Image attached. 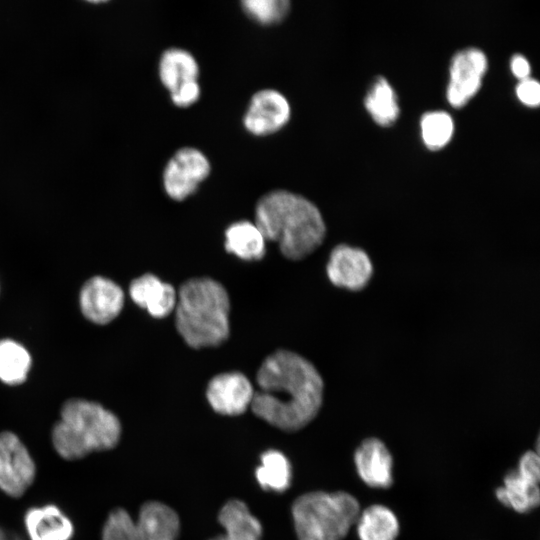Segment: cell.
<instances>
[{"label": "cell", "instance_id": "31", "mask_svg": "<svg viewBox=\"0 0 540 540\" xmlns=\"http://www.w3.org/2000/svg\"><path fill=\"white\" fill-rule=\"evenodd\" d=\"M0 540H20L12 533L5 532L0 528Z\"/></svg>", "mask_w": 540, "mask_h": 540}, {"label": "cell", "instance_id": "9", "mask_svg": "<svg viewBox=\"0 0 540 540\" xmlns=\"http://www.w3.org/2000/svg\"><path fill=\"white\" fill-rule=\"evenodd\" d=\"M488 62L485 53L478 48L458 51L450 64L447 100L453 107L466 105L481 87Z\"/></svg>", "mask_w": 540, "mask_h": 540}, {"label": "cell", "instance_id": "12", "mask_svg": "<svg viewBox=\"0 0 540 540\" xmlns=\"http://www.w3.org/2000/svg\"><path fill=\"white\" fill-rule=\"evenodd\" d=\"M124 294L110 279L96 276L89 279L80 292V307L84 316L96 324H107L122 310Z\"/></svg>", "mask_w": 540, "mask_h": 540}, {"label": "cell", "instance_id": "16", "mask_svg": "<svg viewBox=\"0 0 540 540\" xmlns=\"http://www.w3.org/2000/svg\"><path fill=\"white\" fill-rule=\"evenodd\" d=\"M24 523L30 540H70L74 533L68 516L52 504L29 509Z\"/></svg>", "mask_w": 540, "mask_h": 540}, {"label": "cell", "instance_id": "11", "mask_svg": "<svg viewBox=\"0 0 540 540\" xmlns=\"http://www.w3.org/2000/svg\"><path fill=\"white\" fill-rule=\"evenodd\" d=\"M290 116L291 108L286 97L277 90L264 89L252 96L243 123L251 134L266 136L283 128Z\"/></svg>", "mask_w": 540, "mask_h": 540}, {"label": "cell", "instance_id": "28", "mask_svg": "<svg viewBox=\"0 0 540 540\" xmlns=\"http://www.w3.org/2000/svg\"><path fill=\"white\" fill-rule=\"evenodd\" d=\"M516 95L523 104L536 107L540 103V85L530 77L520 80L516 87Z\"/></svg>", "mask_w": 540, "mask_h": 540}, {"label": "cell", "instance_id": "32", "mask_svg": "<svg viewBox=\"0 0 540 540\" xmlns=\"http://www.w3.org/2000/svg\"><path fill=\"white\" fill-rule=\"evenodd\" d=\"M89 2H92V3H100V2H105L107 0H87Z\"/></svg>", "mask_w": 540, "mask_h": 540}, {"label": "cell", "instance_id": "25", "mask_svg": "<svg viewBox=\"0 0 540 540\" xmlns=\"http://www.w3.org/2000/svg\"><path fill=\"white\" fill-rule=\"evenodd\" d=\"M420 126L423 142L432 150L443 148L454 132L453 119L444 111L427 112L422 116Z\"/></svg>", "mask_w": 540, "mask_h": 540}, {"label": "cell", "instance_id": "6", "mask_svg": "<svg viewBox=\"0 0 540 540\" xmlns=\"http://www.w3.org/2000/svg\"><path fill=\"white\" fill-rule=\"evenodd\" d=\"M180 521L164 503L149 501L140 508L137 520L122 508L110 512L102 529V540H177Z\"/></svg>", "mask_w": 540, "mask_h": 540}, {"label": "cell", "instance_id": "26", "mask_svg": "<svg viewBox=\"0 0 540 540\" xmlns=\"http://www.w3.org/2000/svg\"><path fill=\"white\" fill-rule=\"evenodd\" d=\"M290 0H241L244 12L262 25L282 21L290 10Z\"/></svg>", "mask_w": 540, "mask_h": 540}, {"label": "cell", "instance_id": "22", "mask_svg": "<svg viewBox=\"0 0 540 540\" xmlns=\"http://www.w3.org/2000/svg\"><path fill=\"white\" fill-rule=\"evenodd\" d=\"M364 104L373 120L381 126L392 125L399 116L396 94L383 78L378 77L368 91Z\"/></svg>", "mask_w": 540, "mask_h": 540}, {"label": "cell", "instance_id": "10", "mask_svg": "<svg viewBox=\"0 0 540 540\" xmlns=\"http://www.w3.org/2000/svg\"><path fill=\"white\" fill-rule=\"evenodd\" d=\"M326 273L333 285L350 291H360L372 278L373 264L364 250L341 244L331 251Z\"/></svg>", "mask_w": 540, "mask_h": 540}, {"label": "cell", "instance_id": "21", "mask_svg": "<svg viewBox=\"0 0 540 540\" xmlns=\"http://www.w3.org/2000/svg\"><path fill=\"white\" fill-rule=\"evenodd\" d=\"M198 74V63L188 51L170 48L163 52L159 61V77L169 92L186 83L197 81Z\"/></svg>", "mask_w": 540, "mask_h": 540}, {"label": "cell", "instance_id": "19", "mask_svg": "<svg viewBox=\"0 0 540 540\" xmlns=\"http://www.w3.org/2000/svg\"><path fill=\"white\" fill-rule=\"evenodd\" d=\"M261 230L248 220L234 222L225 231V249L243 260H260L266 252Z\"/></svg>", "mask_w": 540, "mask_h": 540}, {"label": "cell", "instance_id": "30", "mask_svg": "<svg viewBox=\"0 0 540 540\" xmlns=\"http://www.w3.org/2000/svg\"><path fill=\"white\" fill-rule=\"evenodd\" d=\"M510 68L513 75L519 80L528 78L531 71L528 60L520 54H516L512 57Z\"/></svg>", "mask_w": 540, "mask_h": 540}, {"label": "cell", "instance_id": "3", "mask_svg": "<svg viewBox=\"0 0 540 540\" xmlns=\"http://www.w3.org/2000/svg\"><path fill=\"white\" fill-rule=\"evenodd\" d=\"M229 309L222 284L211 278L190 279L177 294V331L193 348L218 346L229 336Z\"/></svg>", "mask_w": 540, "mask_h": 540}, {"label": "cell", "instance_id": "14", "mask_svg": "<svg viewBox=\"0 0 540 540\" xmlns=\"http://www.w3.org/2000/svg\"><path fill=\"white\" fill-rule=\"evenodd\" d=\"M354 463L358 476L367 486L387 489L393 484V457L380 439L363 440L354 452Z\"/></svg>", "mask_w": 540, "mask_h": 540}, {"label": "cell", "instance_id": "15", "mask_svg": "<svg viewBox=\"0 0 540 540\" xmlns=\"http://www.w3.org/2000/svg\"><path fill=\"white\" fill-rule=\"evenodd\" d=\"M132 300L156 318L168 316L175 308L177 293L174 287L152 274L132 281L129 288Z\"/></svg>", "mask_w": 540, "mask_h": 540}, {"label": "cell", "instance_id": "23", "mask_svg": "<svg viewBox=\"0 0 540 540\" xmlns=\"http://www.w3.org/2000/svg\"><path fill=\"white\" fill-rule=\"evenodd\" d=\"M255 475L264 490L283 492L291 483V465L284 454L269 450L262 454Z\"/></svg>", "mask_w": 540, "mask_h": 540}, {"label": "cell", "instance_id": "20", "mask_svg": "<svg viewBox=\"0 0 540 540\" xmlns=\"http://www.w3.org/2000/svg\"><path fill=\"white\" fill-rule=\"evenodd\" d=\"M355 526L359 540H396L400 529L395 513L381 504L361 510Z\"/></svg>", "mask_w": 540, "mask_h": 540}, {"label": "cell", "instance_id": "8", "mask_svg": "<svg viewBox=\"0 0 540 540\" xmlns=\"http://www.w3.org/2000/svg\"><path fill=\"white\" fill-rule=\"evenodd\" d=\"M36 466L22 441L12 432L0 433V489L21 497L32 485Z\"/></svg>", "mask_w": 540, "mask_h": 540}, {"label": "cell", "instance_id": "4", "mask_svg": "<svg viewBox=\"0 0 540 540\" xmlns=\"http://www.w3.org/2000/svg\"><path fill=\"white\" fill-rule=\"evenodd\" d=\"M120 436V422L111 411L98 403L73 398L61 408L52 442L62 458L77 460L94 451L112 449Z\"/></svg>", "mask_w": 540, "mask_h": 540}, {"label": "cell", "instance_id": "17", "mask_svg": "<svg viewBox=\"0 0 540 540\" xmlns=\"http://www.w3.org/2000/svg\"><path fill=\"white\" fill-rule=\"evenodd\" d=\"M497 500L515 512L525 514L538 507L540 502L539 482L521 475L516 469L508 472L503 486L496 489Z\"/></svg>", "mask_w": 540, "mask_h": 540}, {"label": "cell", "instance_id": "13", "mask_svg": "<svg viewBox=\"0 0 540 540\" xmlns=\"http://www.w3.org/2000/svg\"><path fill=\"white\" fill-rule=\"evenodd\" d=\"M254 388L249 379L239 372L215 376L207 386L206 396L210 406L223 415L236 416L251 405Z\"/></svg>", "mask_w": 540, "mask_h": 540}, {"label": "cell", "instance_id": "29", "mask_svg": "<svg viewBox=\"0 0 540 540\" xmlns=\"http://www.w3.org/2000/svg\"><path fill=\"white\" fill-rule=\"evenodd\" d=\"M521 475L540 481V458L537 451H526L519 459L516 469Z\"/></svg>", "mask_w": 540, "mask_h": 540}, {"label": "cell", "instance_id": "1", "mask_svg": "<svg viewBox=\"0 0 540 540\" xmlns=\"http://www.w3.org/2000/svg\"><path fill=\"white\" fill-rule=\"evenodd\" d=\"M251 408L255 415L284 431L305 427L318 414L324 383L304 357L286 350L268 356L260 366Z\"/></svg>", "mask_w": 540, "mask_h": 540}, {"label": "cell", "instance_id": "2", "mask_svg": "<svg viewBox=\"0 0 540 540\" xmlns=\"http://www.w3.org/2000/svg\"><path fill=\"white\" fill-rule=\"evenodd\" d=\"M255 224L266 240L277 242L288 259L300 260L322 243L326 227L319 209L308 199L287 190L260 198Z\"/></svg>", "mask_w": 540, "mask_h": 540}, {"label": "cell", "instance_id": "5", "mask_svg": "<svg viewBox=\"0 0 540 540\" xmlns=\"http://www.w3.org/2000/svg\"><path fill=\"white\" fill-rule=\"evenodd\" d=\"M361 511L358 500L344 491H313L299 496L292 505L298 540H342Z\"/></svg>", "mask_w": 540, "mask_h": 540}, {"label": "cell", "instance_id": "7", "mask_svg": "<svg viewBox=\"0 0 540 540\" xmlns=\"http://www.w3.org/2000/svg\"><path fill=\"white\" fill-rule=\"evenodd\" d=\"M211 166L207 157L198 149H179L167 162L163 183L167 195L182 201L192 195L209 175Z\"/></svg>", "mask_w": 540, "mask_h": 540}, {"label": "cell", "instance_id": "24", "mask_svg": "<svg viewBox=\"0 0 540 540\" xmlns=\"http://www.w3.org/2000/svg\"><path fill=\"white\" fill-rule=\"evenodd\" d=\"M30 366V355L22 345L10 339L0 341V379L4 383H22Z\"/></svg>", "mask_w": 540, "mask_h": 540}, {"label": "cell", "instance_id": "18", "mask_svg": "<svg viewBox=\"0 0 540 540\" xmlns=\"http://www.w3.org/2000/svg\"><path fill=\"white\" fill-rule=\"evenodd\" d=\"M219 523L225 529V533L210 540H260L262 526L254 517L247 505L232 499L226 502L218 515Z\"/></svg>", "mask_w": 540, "mask_h": 540}, {"label": "cell", "instance_id": "27", "mask_svg": "<svg viewBox=\"0 0 540 540\" xmlns=\"http://www.w3.org/2000/svg\"><path fill=\"white\" fill-rule=\"evenodd\" d=\"M172 102L181 108L194 104L200 96V86L198 81L186 83L174 91L170 92Z\"/></svg>", "mask_w": 540, "mask_h": 540}]
</instances>
